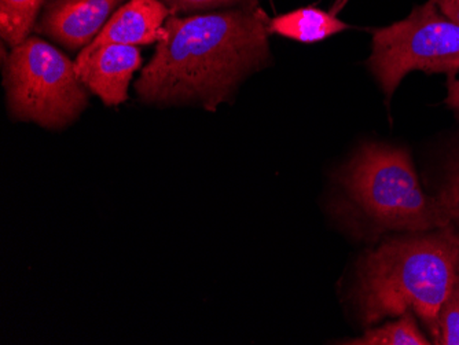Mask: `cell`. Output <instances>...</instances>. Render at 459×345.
<instances>
[{
	"label": "cell",
	"instance_id": "6da1fadb",
	"mask_svg": "<svg viewBox=\"0 0 459 345\" xmlns=\"http://www.w3.org/2000/svg\"><path fill=\"white\" fill-rule=\"evenodd\" d=\"M268 22L260 7L171 15L165 38L135 83L139 99L159 107L201 105L215 112L270 61Z\"/></svg>",
	"mask_w": 459,
	"mask_h": 345
},
{
	"label": "cell",
	"instance_id": "7a4b0ae2",
	"mask_svg": "<svg viewBox=\"0 0 459 345\" xmlns=\"http://www.w3.org/2000/svg\"><path fill=\"white\" fill-rule=\"evenodd\" d=\"M459 272V236L451 229L392 239L363 257L357 301L363 323L417 314L440 341L439 311Z\"/></svg>",
	"mask_w": 459,
	"mask_h": 345
},
{
	"label": "cell",
	"instance_id": "3957f363",
	"mask_svg": "<svg viewBox=\"0 0 459 345\" xmlns=\"http://www.w3.org/2000/svg\"><path fill=\"white\" fill-rule=\"evenodd\" d=\"M340 180L351 198L383 228L424 233L450 226L437 197L425 194L403 149L362 146Z\"/></svg>",
	"mask_w": 459,
	"mask_h": 345
},
{
	"label": "cell",
	"instance_id": "277c9868",
	"mask_svg": "<svg viewBox=\"0 0 459 345\" xmlns=\"http://www.w3.org/2000/svg\"><path fill=\"white\" fill-rule=\"evenodd\" d=\"M87 90L76 64L41 39L30 36L7 56V107L17 120L66 127L86 109Z\"/></svg>",
	"mask_w": 459,
	"mask_h": 345
},
{
	"label": "cell",
	"instance_id": "5b68a950",
	"mask_svg": "<svg viewBox=\"0 0 459 345\" xmlns=\"http://www.w3.org/2000/svg\"><path fill=\"white\" fill-rule=\"evenodd\" d=\"M368 66L388 98L412 71L454 79L459 72V27L429 0L402 22L374 30Z\"/></svg>",
	"mask_w": 459,
	"mask_h": 345
},
{
	"label": "cell",
	"instance_id": "8992f818",
	"mask_svg": "<svg viewBox=\"0 0 459 345\" xmlns=\"http://www.w3.org/2000/svg\"><path fill=\"white\" fill-rule=\"evenodd\" d=\"M121 2L50 0L36 25V32L48 36L68 50H82L94 42Z\"/></svg>",
	"mask_w": 459,
	"mask_h": 345
},
{
	"label": "cell",
	"instance_id": "52a82bcc",
	"mask_svg": "<svg viewBox=\"0 0 459 345\" xmlns=\"http://www.w3.org/2000/svg\"><path fill=\"white\" fill-rule=\"evenodd\" d=\"M76 69L84 86L103 104L116 107L128 98V86L141 68V51L136 46L107 45L91 53L79 54Z\"/></svg>",
	"mask_w": 459,
	"mask_h": 345
},
{
	"label": "cell",
	"instance_id": "ba28073f",
	"mask_svg": "<svg viewBox=\"0 0 459 345\" xmlns=\"http://www.w3.org/2000/svg\"><path fill=\"white\" fill-rule=\"evenodd\" d=\"M172 12L161 0H130L121 6L80 54L91 53L107 45L141 46L161 42L165 22Z\"/></svg>",
	"mask_w": 459,
	"mask_h": 345
},
{
	"label": "cell",
	"instance_id": "9c48e42d",
	"mask_svg": "<svg viewBox=\"0 0 459 345\" xmlns=\"http://www.w3.org/2000/svg\"><path fill=\"white\" fill-rule=\"evenodd\" d=\"M350 25L337 17L334 12L304 7V9L278 15L268 22L270 33L293 39L301 43H316L347 30Z\"/></svg>",
	"mask_w": 459,
	"mask_h": 345
},
{
	"label": "cell",
	"instance_id": "30bf717a",
	"mask_svg": "<svg viewBox=\"0 0 459 345\" xmlns=\"http://www.w3.org/2000/svg\"><path fill=\"white\" fill-rule=\"evenodd\" d=\"M48 0H0V33L10 47L30 38L41 6Z\"/></svg>",
	"mask_w": 459,
	"mask_h": 345
},
{
	"label": "cell",
	"instance_id": "8fae6325",
	"mask_svg": "<svg viewBox=\"0 0 459 345\" xmlns=\"http://www.w3.org/2000/svg\"><path fill=\"white\" fill-rule=\"evenodd\" d=\"M344 344L351 345H429V340L421 333L412 318L411 311H407L396 322L386 323L378 329H371L359 339L350 340Z\"/></svg>",
	"mask_w": 459,
	"mask_h": 345
},
{
	"label": "cell",
	"instance_id": "7c38bea8",
	"mask_svg": "<svg viewBox=\"0 0 459 345\" xmlns=\"http://www.w3.org/2000/svg\"><path fill=\"white\" fill-rule=\"evenodd\" d=\"M439 331V344L459 345V272L440 307Z\"/></svg>",
	"mask_w": 459,
	"mask_h": 345
},
{
	"label": "cell",
	"instance_id": "4fadbf2b",
	"mask_svg": "<svg viewBox=\"0 0 459 345\" xmlns=\"http://www.w3.org/2000/svg\"><path fill=\"white\" fill-rule=\"evenodd\" d=\"M177 13L203 12L212 9H256L259 0H161Z\"/></svg>",
	"mask_w": 459,
	"mask_h": 345
},
{
	"label": "cell",
	"instance_id": "5bb4252c",
	"mask_svg": "<svg viewBox=\"0 0 459 345\" xmlns=\"http://www.w3.org/2000/svg\"><path fill=\"white\" fill-rule=\"evenodd\" d=\"M437 200L450 221H455L459 228V160L448 177L447 185L437 195Z\"/></svg>",
	"mask_w": 459,
	"mask_h": 345
},
{
	"label": "cell",
	"instance_id": "9a60e30c",
	"mask_svg": "<svg viewBox=\"0 0 459 345\" xmlns=\"http://www.w3.org/2000/svg\"><path fill=\"white\" fill-rule=\"evenodd\" d=\"M440 12L459 27V0H436Z\"/></svg>",
	"mask_w": 459,
	"mask_h": 345
},
{
	"label": "cell",
	"instance_id": "2e32d148",
	"mask_svg": "<svg viewBox=\"0 0 459 345\" xmlns=\"http://www.w3.org/2000/svg\"><path fill=\"white\" fill-rule=\"evenodd\" d=\"M448 95L446 98L448 107L456 113L459 117V80L448 79Z\"/></svg>",
	"mask_w": 459,
	"mask_h": 345
}]
</instances>
